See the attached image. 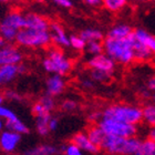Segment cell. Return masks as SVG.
Instances as JSON below:
<instances>
[{
  "instance_id": "19",
  "label": "cell",
  "mask_w": 155,
  "mask_h": 155,
  "mask_svg": "<svg viewBox=\"0 0 155 155\" xmlns=\"http://www.w3.org/2000/svg\"><path fill=\"white\" fill-rule=\"evenodd\" d=\"M133 33L132 28L126 25V23H119L116 26L112 27L107 33V37L109 38H113V39H124L130 37Z\"/></svg>"
},
{
  "instance_id": "1",
  "label": "cell",
  "mask_w": 155,
  "mask_h": 155,
  "mask_svg": "<svg viewBox=\"0 0 155 155\" xmlns=\"http://www.w3.org/2000/svg\"><path fill=\"white\" fill-rule=\"evenodd\" d=\"M133 38L134 31L130 37L124 39L107 38L103 40V48L105 54L109 55L114 62L121 64H130L132 63L134 58L133 52Z\"/></svg>"
},
{
  "instance_id": "16",
  "label": "cell",
  "mask_w": 155,
  "mask_h": 155,
  "mask_svg": "<svg viewBox=\"0 0 155 155\" xmlns=\"http://www.w3.org/2000/svg\"><path fill=\"white\" fill-rule=\"evenodd\" d=\"M134 36L141 43L145 45L152 54H155V37L152 36L150 32H147L144 29H136L134 31Z\"/></svg>"
},
{
  "instance_id": "26",
  "label": "cell",
  "mask_w": 155,
  "mask_h": 155,
  "mask_svg": "<svg viewBox=\"0 0 155 155\" xmlns=\"http://www.w3.org/2000/svg\"><path fill=\"white\" fill-rule=\"evenodd\" d=\"M135 155H155V142L149 139L141 141Z\"/></svg>"
},
{
  "instance_id": "10",
  "label": "cell",
  "mask_w": 155,
  "mask_h": 155,
  "mask_svg": "<svg viewBox=\"0 0 155 155\" xmlns=\"http://www.w3.org/2000/svg\"><path fill=\"white\" fill-rule=\"evenodd\" d=\"M25 71L23 65L21 64H6L0 65V87L7 85L12 82L17 75Z\"/></svg>"
},
{
  "instance_id": "2",
  "label": "cell",
  "mask_w": 155,
  "mask_h": 155,
  "mask_svg": "<svg viewBox=\"0 0 155 155\" xmlns=\"http://www.w3.org/2000/svg\"><path fill=\"white\" fill-rule=\"evenodd\" d=\"M102 117L137 125L143 121L142 107L131 104H112L102 111Z\"/></svg>"
},
{
  "instance_id": "22",
  "label": "cell",
  "mask_w": 155,
  "mask_h": 155,
  "mask_svg": "<svg viewBox=\"0 0 155 155\" xmlns=\"http://www.w3.org/2000/svg\"><path fill=\"white\" fill-rule=\"evenodd\" d=\"M18 33H19V30L18 29L2 22V21L0 22V36L2 37V39L5 41H8V42L16 41Z\"/></svg>"
},
{
  "instance_id": "12",
  "label": "cell",
  "mask_w": 155,
  "mask_h": 155,
  "mask_svg": "<svg viewBox=\"0 0 155 155\" xmlns=\"http://www.w3.org/2000/svg\"><path fill=\"white\" fill-rule=\"evenodd\" d=\"M71 142L75 144L79 149L82 150L83 152L90 153V154H97L100 150L99 146H97L95 144L91 142V140L89 139V136L85 132H79L74 134Z\"/></svg>"
},
{
  "instance_id": "25",
  "label": "cell",
  "mask_w": 155,
  "mask_h": 155,
  "mask_svg": "<svg viewBox=\"0 0 155 155\" xmlns=\"http://www.w3.org/2000/svg\"><path fill=\"white\" fill-rule=\"evenodd\" d=\"M143 122L147 124L150 127L155 126V104L149 103L145 107H142Z\"/></svg>"
},
{
  "instance_id": "9",
  "label": "cell",
  "mask_w": 155,
  "mask_h": 155,
  "mask_svg": "<svg viewBox=\"0 0 155 155\" xmlns=\"http://www.w3.org/2000/svg\"><path fill=\"white\" fill-rule=\"evenodd\" d=\"M22 60V54L12 45H3L0 48V65L19 64Z\"/></svg>"
},
{
  "instance_id": "28",
  "label": "cell",
  "mask_w": 155,
  "mask_h": 155,
  "mask_svg": "<svg viewBox=\"0 0 155 155\" xmlns=\"http://www.w3.org/2000/svg\"><path fill=\"white\" fill-rule=\"evenodd\" d=\"M85 51L90 55H99L104 52L103 48V41H91L87 42V47H85Z\"/></svg>"
},
{
  "instance_id": "48",
  "label": "cell",
  "mask_w": 155,
  "mask_h": 155,
  "mask_svg": "<svg viewBox=\"0 0 155 155\" xmlns=\"http://www.w3.org/2000/svg\"><path fill=\"white\" fill-rule=\"evenodd\" d=\"M131 1H135V2H141V1H144V0H131Z\"/></svg>"
},
{
  "instance_id": "46",
  "label": "cell",
  "mask_w": 155,
  "mask_h": 155,
  "mask_svg": "<svg viewBox=\"0 0 155 155\" xmlns=\"http://www.w3.org/2000/svg\"><path fill=\"white\" fill-rule=\"evenodd\" d=\"M3 101H5V97H3V95H1V94H0V105H2Z\"/></svg>"
},
{
  "instance_id": "7",
  "label": "cell",
  "mask_w": 155,
  "mask_h": 155,
  "mask_svg": "<svg viewBox=\"0 0 155 155\" xmlns=\"http://www.w3.org/2000/svg\"><path fill=\"white\" fill-rule=\"evenodd\" d=\"M87 65L91 70H99V71L107 72L111 74L115 69V62L105 53L91 57L87 61Z\"/></svg>"
},
{
  "instance_id": "27",
  "label": "cell",
  "mask_w": 155,
  "mask_h": 155,
  "mask_svg": "<svg viewBox=\"0 0 155 155\" xmlns=\"http://www.w3.org/2000/svg\"><path fill=\"white\" fill-rule=\"evenodd\" d=\"M127 0H102V5L111 12H116L122 10L126 6Z\"/></svg>"
},
{
  "instance_id": "38",
  "label": "cell",
  "mask_w": 155,
  "mask_h": 155,
  "mask_svg": "<svg viewBox=\"0 0 155 155\" xmlns=\"http://www.w3.org/2000/svg\"><path fill=\"white\" fill-rule=\"evenodd\" d=\"M146 87L149 91H152L155 93V75H152L146 82Z\"/></svg>"
},
{
  "instance_id": "11",
  "label": "cell",
  "mask_w": 155,
  "mask_h": 155,
  "mask_svg": "<svg viewBox=\"0 0 155 155\" xmlns=\"http://www.w3.org/2000/svg\"><path fill=\"white\" fill-rule=\"evenodd\" d=\"M49 31H50V36H51V41L55 45L63 47V48L70 47V38L68 37L61 25H59L57 22L50 23Z\"/></svg>"
},
{
  "instance_id": "40",
  "label": "cell",
  "mask_w": 155,
  "mask_h": 155,
  "mask_svg": "<svg viewBox=\"0 0 155 155\" xmlns=\"http://www.w3.org/2000/svg\"><path fill=\"white\" fill-rule=\"evenodd\" d=\"M6 97L10 99V100H20L19 94L13 91H6Z\"/></svg>"
},
{
  "instance_id": "41",
  "label": "cell",
  "mask_w": 155,
  "mask_h": 155,
  "mask_svg": "<svg viewBox=\"0 0 155 155\" xmlns=\"http://www.w3.org/2000/svg\"><path fill=\"white\" fill-rule=\"evenodd\" d=\"M82 85L85 89H93L94 87V81H92L91 79H84L82 81Z\"/></svg>"
},
{
  "instance_id": "30",
  "label": "cell",
  "mask_w": 155,
  "mask_h": 155,
  "mask_svg": "<svg viewBox=\"0 0 155 155\" xmlns=\"http://www.w3.org/2000/svg\"><path fill=\"white\" fill-rule=\"evenodd\" d=\"M39 102H40V103L43 105V107H45V110L48 111V112H50V113H51L52 111L55 109L54 97H51V95H49V94H45V95H43V97H40Z\"/></svg>"
},
{
  "instance_id": "5",
  "label": "cell",
  "mask_w": 155,
  "mask_h": 155,
  "mask_svg": "<svg viewBox=\"0 0 155 155\" xmlns=\"http://www.w3.org/2000/svg\"><path fill=\"white\" fill-rule=\"evenodd\" d=\"M97 125L107 136H117V137H135L137 134V125L127 124L115 121L112 119H102L99 121Z\"/></svg>"
},
{
  "instance_id": "39",
  "label": "cell",
  "mask_w": 155,
  "mask_h": 155,
  "mask_svg": "<svg viewBox=\"0 0 155 155\" xmlns=\"http://www.w3.org/2000/svg\"><path fill=\"white\" fill-rule=\"evenodd\" d=\"M89 119L92 121V122H97L102 119V112H93V113H91L89 115Z\"/></svg>"
},
{
  "instance_id": "37",
  "label": "cell",
  "mask_w": 155,
  "mask_h": 155,
  "mask_svg": "<svg viewBox=\"0 0 155 155\" xmlns=\"http://www.w3.org/2000/svg\"><path fill=\"white\" fill-rule=\"evenodd\" d=\"M52 1L55 2L57 5H59V6L63 7V8H67V9H69V8L72 7L71 0H52Z\"/></svg>"
},
{
  "instance_id": "32",
  "label": "cell",
  "mask_w": 155,
  "mask_h": 155,
  "mask_svg": "<svg viewBox=\"0 0 155 155\" xmlns=\"http://www.w3.org/2000/svg\"><path fill=\"white\" fill-rule=\"evenodd\" d=\"M63 152H64V155H83V151L81 149H79L75 144L73 143H69L67 145L63 147Z\"/></svg>"
},
{
  "instance_id": "49",
  "label": "cell",
  "mask_w": 155,
  "mask_h": 155,
  "mask_svg": "<svg viewBox=\"0 0 155 155\" xmlns=\"http://www.w3.org/2000/svg\"><path fill=\"white\" fill-rule=\"evenodd\" d=\"M0 1H1V2H8L9 0H0Z\"/></svg>"
},
{
  "instance_id": "24",
  "label": "cell",
  "mask_w": 155,
  "mask_h": 155,
  "mask_svg": "<svg viewBox=\"0 0 155 155\" xmlns=\"http://www.w3.org/2000/svg\"><path fill=\"white\" fill-rule=\"evenodd\" d=\"M80 37L85 42L91 41H102L103 40V33L99 29H93V28H87L81 31Z\"/></svg>"
},
{
  "instance_id": "36",
  "label": "cell",
  "mask_w": 155,
  "mask_h": 155,
  "mask_svg": "<svg viewBox=\"0 0 155 155\" xmlns=\"http://www.w3.org/2000/svg\"><path fill=\"white\" fill-rule=\"evenodd\" d=\"M49 127H50V131L53 132V131H57L59 127V120L58 117L55 116H51L50 119V122H49Z\"/></svg>"
},
{
  "instance_id": "4",
  "label": "cell",
  "mask_w": 155,
  "mask_h": 155,
  "mask_svg": "<svg viewBox=\"0 0 155 155\" xmlns=\"http://www.w3.org/2000/svg\"><path fill=\"white\" fill-rule=\"evenodd\" d=\"M42 67L49 73L63 77L71 71L72 62L60 49L52 48L49 50L47 57L43 59Z\"/></svg>"
},
{
  "instance_id": "20",
  "label": "cell",
  "mask_w": 155,
  "mask_h": 155,
  "mask_svg": "<svg viewBox=\"0 0 155 155\" xmlns=\"http://www.w3.org/2000/svg\"><path fill=\"white\" fill-rule=\"evenodd\" d=\"M85 133L87 134L89 139L91 140V142L93 143V144H95L97 146H99V147H101L104 139H105V134H104L103 131L101 130L100 126L97 125V124L90 126Z\"/></svg>"
},
{
  "instance_id": "29",
  "label": "cell",
  "mask_w": 155,
  "mask_h": 155,
  "mask_svg": "<svg viewBox=\"0 0 155 155\" xmlns=\"http://www.w3.org/2000/svg\"><path fill=\"white\" fill-rule=\"evenodd\" d=\"M111 73L103 71H99V70H91L90 72V79L94 82H99V83H105L111 79Z\"/></svg>"
},
{
  "instance_id": "43",
  "label": "cell",
  "mask_w": 155,
  "mask_h": 155,
  "mask_svg": "<svg viewBox=\"0 0 155 155\" xmlns=\"http://www.w3.org/2000/svg\"><path fill=\"white\" fill-rule=\"evenodd\" d=\"M84 1L90 6H97V5L102 3V0H84Z\"/></svg>"
},
{
  "instance_id": "8",
  "label": "cell",
  "mask_w": 155,
  "mask_h": 155,
  "mask_svg": "<svg viewBox=\"0 0 155 155\" xmlns=\"http://www.w3.org/2000/svg\"><path fill=\"white\" fill-rule=\"evenodd\" d=\"M21 135L12 131L6 130L0 133V149L7 153H12L19 145Z\"/></svg>"
},
{
  "instance_id": "15",
  "label": "cell",
  "mask_w": 155,
  "mask_h": 155,
  "mask_svg": "<svg viewBox=\"0 0 155 155\" xmlns=\"http://www.w3.org/2000/svg\"><path fill=\"white\" fill-rule=\"evenodd\" d=\"M59 149L54 145L50 144H40L38 146H33L26 150L23 155H57L59 154Z\"/></svg>"
},
{
  "instance_id": "35",
  "label": "cell",
  "mask_w": 155,
  "mask_h": 155,
  "mask_svg": "<svg viewBox=\"0 0 155 155\" xmlns=\"http://www.w3.org/2000/svg\"><path fill=\"white\" fill-rule=\"evenodd\" d=\"M77 107H78L77 102L73 100H70V99L64 100L61 103V109H62V111H64V112H72V111H74Z\"/></svg>"
},
{
  "instance_id": "13",
  "label": "cell",
  "mask_w": 155,
  "mask_h": 155,
  "mask_svg": "<svg viewBox=\"0 0 155 155\" xmlns=\"http://www.w3.org/2000/svg\"><path fill=\"white\" fill-rule=\"evenodd\" d=\"M45 89H47V94L53 97L62 94L65 89V81L63 77L59 74L50 75L45 83Z\"/></svg>"
},
{
  "instance_id": "3",
  "label": "cell",
  "mask_w": 155,
  "mask_h": 155,
  "mask_svg": "<svg viewBox=\"0 0 155 155\" xmlns=\"http://www.w3.org/2000/svg\"><path fill=\"white\" fill-rule=\"evenodd\" d=\"M140 144L141 140L137 137H117L105 135L101 149L112 155H135Z\"/></svg>"
},
{
  "instance_id": "14",
  "label": "cell",
  "mask_w": 155,
  "mask_h": 155,
  "mask_svg": "<svg viewBox=\"0 0 155 155\" xmlns=\"http://www.w3.org/2000/svg\"><path fill=\"white\" fill-rule=\"evenodd\" d=\"M26 18V28L40 31H48L50 29V23L45 18L39 16L37 13H27Z\"/></svg>"
},
{
  "instance_id": "17",
  "label": "cell",
  "mask_w": 155,
  "mask_h": 155,
  "mask_svg": "<svg viewBox=\"0 0 155 155\" xmlns=\"http://www.w3.org/2000/svg\"><path fill=\"white\" fill-rule=\"evenodd\" d=\"M2 22L9 25V26L16 28L20 31L26 28V18H25V15L20 12H17V11H13V12H10L8 16H6L3 18Z\"/></svg>"
},
{
  "instance_id": "34",
  "label": "cell",
  "mask_w": 155,
  "mask_h": 155,
  "mask_svg": "<svg viewBox=\"0 0 155 155\" xmlns=\"http://www.w3.org/2000/svg\"><path fill=\"white\" fill-rule=\"evenodd\" d=\"M32 114L36 117H38V116H42V115H45V114H51V113L45 110L40 102H37V103H35L32 105Z\"/></svg>"
},
{
  "instance_id": "21",
  "label": "cell",
  "mask_w": 155,
  "mask_h": 155,
  "mask_svg": "<svg viewBox=\"0 0 155 155\" xmlns=\"http://www.w3.org/2000/svg\"><path fill=\"white\" fill-rule=\"evenodd\" d=\"M51 116V114H45V115L36 117V130L39 135L47 136L51 132L50 127H49V122H50Z\"/></svg>"
},
{
  "instance_id": "31",
  "label": "cell",
  "mask_w": 155,
  "mask_h": 155,
  "mask_svg": "<svg viewBox=\"0 0 155 155\" xmlns=\"http://www.w3.org/2000/svg\"><path fill=\"white\" fill-rule=\"evenodd\" d=\"M70 47L73 48L74 50L81 51V50H85L87 47V42L85 40L81 38L80 36H71L70 37Z\"/></svg>"
},
{
  "instance_id": "23",
  "label": "cell",
  "mask_w": 155,
  "mask_h": 155,
  "mask_svg": "<svg viewBox=\"0 0 155 155\" xmlns=\"http://www.w3.org/2000/svg\"><path fill=\"white\" fill-rule=\"evenodd\" d=\"M6 127H7V130L12 131V132H15V133H18L20 135L27 134V133L29 132L28 126L23 122H21L18 117H16V119H13V120H10V121H6Z\"/></svg>"
},
{
  "instance_id": "6",
  "label": "cell",
  "mask_w": 155,
  "mask_h": 155,
  "mask_svg": "<svg viewBox=\"0 0 155 155\" xmlns=\"http://www.w3.org/2000/svg\"><path fill=\"white\" fill-rule=\"evenodd\" d=\"M16 41L18 45L27 48H41L45 47L51 42L50 31H40V30L25 29L20 30Z\"/></svg>"
},
{
  "instance_id": "18",
  "label": "cell",
  "mask_w": 155,
  "mask_h": 155,
  "mask_svg": "<svg viewBox=\"0 0 155 155\" xmlns=\"http://www.w3.org/2000/svg\"><path fill=\"white\" fill-rule=\"evenodd\" d=\"M133 52H134V58L137 61H146V60L151 59V57L153 55L152 52L143 43H141L135 38V36L133 38Z\"/></svg>"
},
{
  "instance_id": "44",
  "label": "cell",
  "mask_w": 155,
  "mask_h": 155,
  "mask_svg": "<svg viewBox=\"0 0 155 155\" xmlns=\"http://www.w3.org/2000/svg\"><path fill=\"white\" fill-rule=\"evenodd\" d=\"M5 126H6V122H5V120L0 119V133L2 132V130H3Z\"/></svg>"
},
{
  "instance_id": "45",
  "label": "cell",
  "mask_w": 155,
  "mask_h": 155,
  "mask_svg": "<svg viewBox=\"0 0 155 155\" xmlns=\"http://www.w3.org/2000/svg\"><path fill=\"white\" fill-rule=\"evenodd\" d=\"M5 42H6V41L2 39V37L0 36V48H2L3 45H5Z\"/></svg>"
},
{
  "instance_id": "33",
  "label": "cell",
  "mask_w": 155,
  "mask_h": 155,
  "mask_svg": "<svg viewBox=\"0 0 155 155\" xmlns=\"http://www.w3.org/2000/svg\"><path fill=\"white\" fill-rule=\"evenodd\" d=\"M16 117H17V115L10 110L9 107L0 105V119L6 120V121H10V120H13V119H16Z\"/></svg>"
},
{
  "instance_id": "47",
  "label": "cell",
  "mask_w": 155,
  "mask_h": 155,
  "mask_svg": "<svg viewBox=\"0 0 155 155\" xmlns=\"http://www.w3.org/2000/svg\"><path fill=\"white\" fill-rule=\"evenodd\" d=\"M152 103H154L155 104V93H153V95H152Z\"/></svg>"
},
{
  "instance_id": "42",
  "label": "cell",
  "mask_w": 155,
  "mask_h": 155,
  "mask_svg": "<svg viewBox=\"0 0 155 155\" xmlns=\"http://www.w3.org/2000/svg\"><path fill=\"white\" fill-rule=\"evenodd\" d=\"M147 139L155 142V126L153 127H150L149 132H147Z\"/></svg>"
}]
</instances>
